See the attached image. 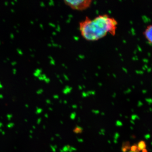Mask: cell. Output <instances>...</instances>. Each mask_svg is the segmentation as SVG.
<instances>
[{
    "label": "cell",
    "instance_id": "obj_6",
    "mask_svg": "<svg viewBox=\"0 0 152 152\" xmlns=\"http://www.w3.org/2000/svg\"><path fill=\"white\" fill-rule=\"evenodd\" d=\"M131 151L133 152H135L137 151V147L136 145H133V146L130 147Z\"/></svg>",
    "mask_w": 152,
    "mask_h": 152
},
{
    "label": "cell",
    "instance_id": "obj_4",
    "mask_svg": "<svg viewBox=\"0 0 152 152\" xmlns=\"http://www.w3.org/2000/svg\"><path fill=\"white\" fill-rule=\"evenodd\" d=\"M137 149L139 151H141L146 148V145L144 141H141L138 143L137 145Z\"/></svg>",
    "mask_w": 152,
    "mask_h": 152
},
{
    "label": "cell",
    "instance_id": "obj_3",
    "mask_svg": "<svg viewBox=\"0 0 152 152\" xmlns=\"http://www.w3.org/2000/svg\"><path fill=\"white\" fill-rule=\"evenodd\" d=\"M143 35L150 45L152 43V26L149 25L147 26L146 28L143 32Z\"/></svg>",
    "mask_w": 152,
    "mask_h": 152
},
{
    "label": "cell",
    "instance_id": "obj_5",
    "mask_svg": "<svg viewBox=\"0 0 152 152\" xmlns=\"http://www.w3.org/2000/svg\"><path fill=\"white\" fill-rule=\"evenodd\" d=\"M82 131H83V129L79 126L76 127L75 128V129L74 130V132L77 133V134L82 133Z\"/></svg>",
    "mask_w": 152,
    "mask_h": 152
},
{
    "label": "cell",
    "instance_id": "obj_10",
    "mask_svg": "<svg viewBox=\"0 0 152 152\" xmlns=\"http://www.w3.org/2000/svg\"><path fill=\"white\" fill-rule=\"evenodd\" d=\"M137 152L135 151V152Z\"/></svg>",
    "mask_w": 152,
    "mask_h": 152
},
{
    "label": "cell",
    "instance_id": "obj_1",
    "mask_svg": "<svg viewBox=\"0 0 152 152\" xmlns=\"http://www.w3.org/2000/svg\"><path fill=\"white\" fill-rule=\"evenodd\" d=\"M118 25L115 19L104 14L92 19L86 17L79 23V29L86 40L96 41L105 37L108 33L115 35Z\"/></svg>",
    "mask_w": 152,
    "mask_h": 152
},
{
    "label": "cell",
    "instance_id": "obj_8",
    "mask_svg": "<svg viewBox=\"0 0 152 152\" xmlns=\"http://www.w3.org/2000/svg\"><path fill=\"white\" fill-rule=\"evenodd\" d=\"M145 138L146 139H148L150 138V135L149 134L146 135L145 136Z\"/></svg>",
    "mask_w": 152,
    "mask_h": 152
},
{
    "label": "cell",
    "instance_id": "obj_7",
    "mask_svg": "<svg viewBox=\"0 0 152 152\" xmlns=\"http://www.w3.org/2000/svg\"><path fill=\"white\" fill-rule=\"evenodd\" d=\"M116 124L117 126H122V123L120 121H118L116 122Z\"/></svg>",
    "mask_w": 152,
    "mask_h": 152
},
{
    "label": "cell",
    "instance_id": "obj_2",
    "mask_svg": "<svg viewBox=\"0 0 152 152\" xmlns=\"http://www.w3.org/2000/svg\"><path fill=\"white\" fill-rule=\"evenodd\" d=\"M65 4L72 10L83 11L91 7L92 0H71L64 1Z\"/></svg>",
    "mask_w": 152,
    "mask_h": 152
},
{
    "label": "cell",
    "instance_id": "obj_9",
    "mask_svg": "<svg viewBox=\"0 0 152 152\" xmlns=\"http://www.w3.org/2000/svg\"><path fill=\"white\" fill-rule=\"evenodd\" d=\"M142 152H148V151L146 149H144L142 150Z\"/></svg>",
    "mask_w": 152,
    "mask_h": 152
}]
</instances>
